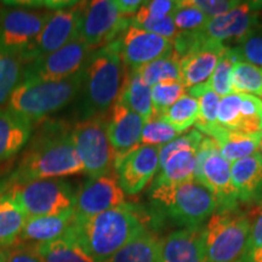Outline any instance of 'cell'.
Instances as JSON below:
<instances>
[{"instance_id":"cell-38","label":"cell","mask_w":262,"mask_h":262,"mask_svg":"<svg viewBox=\"0 0 262 262\" xmlns=\"http://www.w3.org/2000/svg\"><path fill=\"white\" fill-rule=\"evenodd\" d=\"M172 19L180 33H195L205 27L209 17L201 10L189 5L187 0H181L178 2V8L172 14Z\"/></svg>"},{"instance_id":"cell-10","label":"cell","mask_w":262,"mask_h":262,"mask_svg":"<svg viewBox=\"0 0 262 262\" xmlns=\"http://www.w3.org/2000/svg\"><path fill=\"white\" fill-rule=\"evenodd\" d=\"M81 11L83 3L72 6L71 9H60L51 12L50 18L38 38L27 50L19 55L24 63L50 55L79 39Z\"/></svg>"},{"instance_id":"cell-42","label":"cell","mask_w":262,"mask_h":262,"mask_svg":"<svg viewBox=\"0 0 262 262\" xmlns=\"http://www.w3.org/2000/svg\"><path fill=\"white\" fill-rule=\"evenodd\" d=\"M6 262H41V258L37 245L17 242L6 250Z\"/></svg>"},{"instance_id":"cell-27","label":"cell","mask_w":262,"mask_h":262,"mask_svg":"<svg viewBox=\"0 0 262 262\" xmlns=\"http://www.w3.org/2000/svg\"><path fill=\"white\" fill-rule=\"evenodd\" d=\"M28 217L9 193L0 196V248H10L18 242Z\"/></svg>"},{"instance_id":"cell-37","label":"cell","mask_w":262,"mask_h":262,"mask_svg":"<svg viewBox=\"0 0 262 262\" xmlns=\"http://www.w3.org/2000/svg\"><path fill=\"white\" fill-rule=\"evenodd\" d=\"M181 136V133L169 124H166L160 118L153 116L150 119L146 120L141 135V145L162 147L166 143L171 142Z\"/></svg>"},{"instance_id":"cell-3","label":"cell","mask_w":262,"mask_h":262,"mask_svg":"<svg viewBox=\"0 0 262 262\" xmlns=\"http://www.w3.org/2000/svg\"><path fill=\"white\" fill-rule=\"evenodd\" d=\"M125 75L119 38L96 49L84 67L79 110L81 119L103 117L111 111L119 97Z\"/></svg>"},{"instance_id":"cell-48","label":"cell","mask_w":262,"mask_h":262,"mask_svg":"<svg viewBox=\"0 0 262 262\" xmlns=\"http://www.w3.org/2000/svg\"><path fill=\"white\" fill-rule=\"evenodd\" d=\"M0 262H6V250L0 248Z\"/></svg>"},{"instance_id":"cell-16","label":"cell","mask_w":262,"mask_h":262,"mask_svg":"<svg viewBox=\"0 0 262 262\" xmlns=\"http://www.w3.org/2000/svg\"><path fill=\"white\" fill-rule=\"evenodd\" d=\"M119 45L120 56L130 71L139 70L173 50L171 40L131 25L119 38Z\"/></svg>"},{"instance_id":"cell-45","label":"cell","mask_w":262,"mask_h":262,"mask_svg":"<svg viewBox=\"0 0 262 262\" xmlns=\"http://www.w3.org/2000/svg\"><path fill=\"white\" fill-rule=\"evenodd\" d=\"M143 3L145 2H141V0H116V4L120 14L125 17L136 15V12L143 5Z\"/></svg>"},{"instance_id":"cell-40","label":"cell","mask_w":262,"mask_h":262,"mask_svg":"<svg viewBox=\"0 0 262 262\" xmlns=\"http://www.w3.org/2000/svg\"><path fill=\"white\" fill-rule=\"evenodd\" d=\"M241 94H231L220 100L217 113V124L224 129L235 131L241 114Z\"/></svg>"},{"instance_id":"cell-44","label":"cell","mask_w":262,"mask_h":262,"mask_svg":"<svg viewBox=\"0 0 262 262\" xmlns=\"http://www.w3.org/2000/svg\"><path fill=\"white\" fill-rule=\"evenodd\" d=\"M262 247V212L255 219V221L251 224L250 233H249L247 251L253 250V249ZM245 251V253H247Z\"/></svg>"},{"instance_id":"cell-30","label":"cell","mask_w":262,"mask_h":262,"mask_svg":"<svg viewBox=\"0 0 262 262\" xmlns=\"http://www.w3.org/2000/svg\"><path fill=\"white\" fill-rule=\"evenodd\" d=\"M191 96H194L199 102V116L195 123L196 130L203 135H208L217 125V113L220 106V96L212 91L208 81L188 89Z\"/></svg>"},{"instance_id":"cell-18","label":"cell","mask_w":262,"mask_h":262,"mask_svg":"<svg viewBox=\"0 0 262 262\" xmlns=\"http://www.w3.org/2000/svg\"><path fill=\"white\" fill-rule=\"evenodd\" d=\"M143 125L145 119L139 114L119 102L113 104L107 120V134L116 150L117 160L141 146Z\"/></svg>"},{"instance_id":"cell-22","label":"cell","mask_w":262,"mask_h":262,"mask_svg":"<svg viewBox=\"0 0 262 262\" xmlns=\"http://www.w3.org/2000/svg\"><path fill=\"white\" fill-rule=\"evenodd\" d=\"M74 219V210L61 212L57 215L31 217L26 222L18 242L27 244H41L62 237Z\"/></svg>"},{"instance_id":"cell-25","label":"cell","mask_w":262,"mask_h":262,"mask_svg":"<svg viewBox=\"0 0 262 262\" xmlns=\"http://www.w3.org/2000/svg\"><path fill=\"white\" fill-rule=\"evenodd\" d=\"M196 150L198 149H183L170 156L159 168V175L152 186L193 181L196 166Z\"/></svg>"},{"instance_id":"cell-13","label":"cell","mask_w":262,"mask_h":262,"mask_svg":"<svg viewBox=\"0 0 262 262\" xmlns=\"http://www.w3.org/2000/svg\"><path fill=\"white\" fill-rule=\"evenodd\" d=\"M126 204L125 193L119 186L116 171L90 178L77 191L74 219H88Z\"/></svg>"},{"instance_id":"cell-46","label":"cell","mask_w":262,"mask_h":262,"mask_svg":"<svg viewBox=\"0 0 262 262\" xmlns=\"http://www.w3.org/2000/svg\"><path fill=\"white\" fill-rule=\"evenodd\" d=\"M239 262H262V247L247 251Z\"/></svg>"},{"instance_id":"cell-6","label":"cell","mask_w":262,"mask_h":262,"mask_svg":"<svg viewBox=\"0 0 262 262\" xmlns=\"http://www.w3.org/2000/svg\"><path fill=\"white\" fill-rule=\"evenodd\" d=\"M251 222L244 212L217 210L203 227L206 262H239L247 251Z\"/></svg>"},{"instance_id":"cell-39","label":"cell","mask_w":262,"mask_h":262,"mask_svg":"<svg viewBox=\"0 0 262 262\" xmlns=\"http://www.w3.org/2000/svg\"><path fill=\"white\" fill-rule=\"evenodd\" d=\"M237 51L241 60L262 68V29H254L238 41Z\"/></svg>"},{"instance_id":"cell-15","label":"cell","mask_w":262,"mask_h":262,"mask_svg":"<svg viewBox=\"0 0 262 262\" xmlns=\"http://www.w3.org/2000/svg\"><path fill=\"white\" fill-rule=\"evenodd\" d=\"M260 8H262V3H241L227 14L209 18L205 27L196 33L203 39L221 44L229 40L238 42L256 28L258 21L257 10Z\"/></svg>"},{"instance_id":"cell-20","label":"cell","mask_w":262,"mask_h":262,"mask_svg":"<svg viewBox=\"0 0 262 262\" xmlns=\"http://www.w3.org/2000/svg\"><path fill=\"white\" fill-rule=\"evenodd\" d=\"M32 122L8 107H0V163L12 158L27 145Z\"/></svg>"},{"instance_id":"cell-47","label":"cell","mask_w":262,"mask_h":262,"mask_svg":"<svg viewBox=\"0 0 262 262\" xmlns=\"http://www.w3.org/2000/svg\"><path fill=\"white\" fill-rule=\"evenodd\" d=\"M11 180L10 178L8 179H4V180H0V196L4 195L5 193L9 192L10 187H11Z\"/></svg>"},{"instance_id":"cell-29","label":"cell","mask_w":262,"mask_h":262,"mask_svg":"<svg viewBox=\"0 0 262 262\" xmlns=\"http://www.w3.org/2000/svg\"><path fill=\"white\" fill-rule=\"evenodd\" d=\"M180 62H181V55L173 49L165 56L134 71H136L142 78V80L152 88L157 84L163 83V81L181 80Z\"/></svg>"},{"instance_id":"cell-14","label":"cell","mask_w":262,"mask_h":262,"mask_svg":"<svg viewBox=\"0 0 262 262\" xmlns=\"http://www.w3.org/2000/svg\"><path fill=\"white\" fill-rule=\"evenodd\" d=\"M114 169L124 193L137 194L148 186L159 171V147L141 145L118 159Z\"/></svg>"},{"instance_id":"cell-5","label":"cell","mask_w":262,"mask_h":262,"mask_svg":"<svg viewBox=\"0 0 262 262\" xmlns=\"http://www.w3.org/2000/svg\"><path fill=\"white\" fill-rule=\"evenodd\" d=\"M150 201L166 217L183 228L202 227L217 210L214 194L202 183L193 181L150 187Z\"/></svg>"},{"instance_id":"cell-36","label":"cell","mask_w":262,"mask_h":262,"mask_svg":"<svg viewBox=\"0 0 262 262\" xmlns=\"http://www.w3.org/2000/svg\"><path fill=\"white\" fill-rule=\"evenodd\" d=\"M153 116H160L176 101L186 95V86L181 80L163 81L150 88Z\"/></svg>"},{"instance_id":"cell-31","label":"cell","mask_w":262,"mask_h":262,"mask_svg":"<svg viewBox=\"0 0 262 262\" xmlns=\"http://www.w3.org/2000/svg\"><path fill=\"white\" fill-rule=\"evenodd\" d=\"M199 116V102L194 96L186 93V95L176 101L165 112L156 116L164 120L173 129L183 133L189 127L195 125Z\"/></svg>"},{"instance_id":"cell-4","label":"cell","mask_w":262,"mask_h":262,"mask_svg":"<svg viewBox=\"0 0 262 262\" xmlns=\"http://www.w3.org/2000/svg\"><path fill=\"white\" fill-rule=\"evenodd\" d=\"M84 68L68 79L51 81L21 79L9 100V107L29 122H37L57 112L80 94Z\"/></svg>"},{"instance_id":"cell-11","label":"cell","mask_w":262,"mask_h":262,"mask_svg":"<svg viewBox=\"0 0 262 262\" xmlns=\"http://www.w3.org/2000/svg\"><path fill=\"white\" fill-rule=\"evenodd\" d=\"M94 51L93 48L77 39L60 50L26 63L22 79H68L83 70Z\"/></svg>"},{"instance_id":"cell-28","label":"cell","mask_w":262,"mask_h":262,"mask_svg":"<svg viewBox=\"0 0 262 262\" xmlns=\"http://www.w3.org/2000/svg\"><path fill=\"white\" fill-rule=\"evenodd\" d=\"M35 245L41 262H95L66 233L55 241Z\"/></svg>"},{"instance_id":"cell-33","label":"cell","mask_w":262,"mask_h":262,"mask_svg":"<svg viewBox=\"0 0 262 262\" xmlns=\"http://www.w3.org/2000/svg\"><path fill=\"white\" fill-rule=\"evenodd\" d=\"M232 93L262 96V68L239 60L234 63L231 77Z\"/></svg>"},{"instance_id":"cell-7","label":"cell","mask_w":262,"mask_h":262,"mask_svg":"<svg viewBox=\"0 0 262 262\" xmlns=\"http://www.w3.org/2000/svg\"><path fill=\"white\" fill-rule=\"evenodd\" d=\"M8 193L28 219L57 215L73 209L77 194L71 183L63 179H40L14 183Z\"/></svg>"},{"instance_id":"cell-23","label":"cell","mask_w":262,"mask_h":262,"mask_svg":"<svg viewBox=\"0 0 262 262\" xmlns=\"http://www.w3.org/2000/svg\"><path fill=\"white\" fill-rule=\"evenodd\" d=\"M206 136L215 140L220 155L231 164L255 155L262 139V134L249 135L224 129L219 124Z\"/></svg>"},{"instance_id":"cell-9","label":"cell","mask_w":262,"mask_h":262,"mask_svg":"<svg viewBox=\"0 0 262 262\" xmlns=\"http://www.w3.org/2000/svg\"><path fill=\"white\" fill-rule=\"evenodd\" d=\"M131 25V19L120 14L114 0L83 3L79 40L90 48L100 49L116 40Z\"/></svg>"},{"instance_id":"cell-34","label":"cell","mask_w":262,"mask_h":262,"mask_svg":"<svg viewBox=\"0 0 262 262\" xmlns=\"http://www.w3.org/2000/svg\"><path fill=\"white\" fill-rule=\"evenodd\" d=\"M239 60H241V57H239L237 48L227 47L220 61H219L217 66H216L214 73L209 78V86L220 97H225L233 94L232 93L231 77L234 63Z\"/></svg>"},{"instance_id":"cell-24","label":"cell","mask_w":262,"mask_h":262,"mask_svg":"<svg viewBox=\"0 0 262 262\" xmlns=\"http://www.w3.org/2000/svg\"><path fill=\"white\" fill-rule=\"evenodd\" d=\"M117 102L139 114L145 119V122L153 117L150 86L142 80L136 71H130L126 73Z\"/></svg>"},{"instance_id":"cell-41","label":"cell","mask_w":262,"mask_h":262,"mask_svg":"<svg viewBox=\"0 0 262 262\" xmlns=\"http://www.w3.org/2000/svg\"><path fill=\"white\" fill-rule=\"evenodd\" d=\"M187 2L189 5L201 10L209 18L227 14L242 3L235 2V0H187Z\"/></svg>"},{"instance_id":"cell-8","label":"cell","mask_w":262,"mask_h":262,"mask_svg":"<svg viewBox=\"0 0 262 262\" xmlns=\"http://www.w3.org/2000/svg\"><path fill=\"white\" fill-rule=\"evenodd\" d=\"M72 139L84 173L89 178L113 171L117 155L108 139L107 122L103 117L80 120L72 129Z\"/></svg>"},{"instance_id":"cell-32","label":"cell","mask_w":262,"mask_h":262,"mask_svg":"<svg viewBox=\"0 0 262 262\" xmlns=\"http://www.w3.org/2000/svg\"><path fill=\"white\" fill-rule=\"evenodd\" d=\"M24 74V61L18 54L0 49V107L10 100Z\"/></svg>"},{"instance_id":"cell-12","label":"cell","mask_w":262,"mask_h":262,"mask_svg":"<svg viewBox=\"0 0 262 262\" xmlns=\"http://www.w3.org/2000/svg\"><path fill=\"white\" fill-rule=\"evenodd\" d=\"M50 16L51 12L3 9L0 11V49L21 55L38 38Z\"/></svg>"},{"instance_id":"cell-26","label":"cell","mask_w":262,"mask_h":262,"mask_svg":"<svg viewBox=\"0 0 262 262\" xmlns=\"http://www.w3.org/2000/svg\"><path fill=\"white\" fill-rule=\"evenodd\" d=\"M160 247L162 241L146 228L108 262H160Z\"/></svg>"},{"instance_id":"cell-2","label":"cell","mask_w":262,"mask_h":262,"mask_svg":"<svg viewBox=\"0 0 262 262\" xmlns=\"http://www.w3.org/2000/svg\"><path fill=\"white\" fill-rule=\"evenodd\" d=\"M81 172L84 168L75 150L72 129L54 125L33 140L10 180L14 185L32 180L62 179Z\"/></svg>"},{"instance_id":"cell-49","label":"cell","mask_w":262,"mask_h":262,"mask_svg":"<svg viewBox=\"0 0 262 262\" xmlns=\"http://www.w3.org/2000/svg\"><path fill=\"white\" fill-rule=\"evenodd\" d=\"M258 148H260V152H258V155H260V157H261V159H262V139H261V142H260V147H258Z\"/></svg>"},{"instance_id":"cell-43","label":"cell","mask_w":262,"mask_h":262,"mask_svg":"<svg viewBox=\"0 0 262 262\" xmlns=\"http://www.w3.org/2000/svg\"><path fill=\"white\" fill-rule=\"evenodd\" d=\"M176 8H178V2H172V0H152V2L143 3L139 11L141 14L149 16V17L164 18L172 16Z\"/></svg>"},{"instance_id":"cell-19","label":"cell","mask_w":262,"mask_h":262,"mask_svg":"<svg viewBox=\"0 0 262 262\" xmlns=\"http://www.w3.org/2000/svg\"><path fill=\"white\" fill-rule=\"evenodd\" d=\"M160 262H206L203 226L166 235L160 247Z\"/></svg>"},{"instance_id":"cell-17","label":"cell","mask_w":262,"mask_h":262,"mask_svg":"<svg viewBox=\"0 0 262 262\" xmlns=\"http://www.w3.org/2000/svg\"><path fill=\"white\" fill-rule=\"evenodd\" d=\"M196 182L202 183L214 194L219 204L217 210L237 209L238 198L232 183L231 163L220 155L217 147L205 158Z\"/></svg>"},{"instance_id":"cell-1","label":"cell","mask_w":262,"mask_h":262,"mask_svg":"<svg viewBox=\"0 0 262 262\" xmlns=\"http://www.w3.org/2000/svg\"><path fill=\"white\" fill-rule=\"evenodd\" d=\"M145 229L136 209L124 204L88 219H73L66 234L95 262H108Z\"/></svg>"},{"instance_id":"cell-35","label":"cell","mask_w":262,"mask_h":262,"mask_svg":"<svg viewBox=\"0 0 262 262\" xmlns=\"http://www.w3.org/2000/svg\"><path fill=\"white\" fill-rule=\"evenodd\" d=\"M241 95V114L235 131L249 135L262 134V101L253 95Z\"/></svg>"},{"instance_id":"cell-21","label":"cell","mask_w":262,"mask_h":262,"mask_svg":"<svg viewBox=\"0 0 262 262\" xmlns=\"http://www.w3.org/2000/svg\"><path fill=\"white\" fill-rule=\"evenodd\" d=\"M232 183L238 202L251 203L262 196V159L256 152L231 164Z\"/></svg>"}]
</instances>
